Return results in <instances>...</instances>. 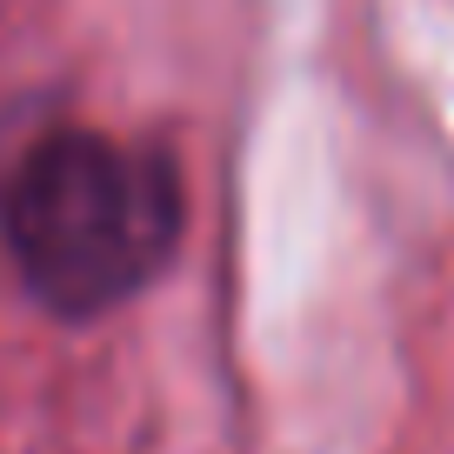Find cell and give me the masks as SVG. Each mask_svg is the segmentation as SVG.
<instances>
[{
    "instance_id": "obj_1",
    "label": "cell",
    "mask_w": 454,
    "mask_h": 454,
    "mask_svg": "<svg viewBox=\"0 0 454 454\" xmlns=\"http://www.w3.org/2000/svg\"><path fill=\"white\" fill-rule=\"evenodd\" d=\"M181 241V181L107 134H54L7 187V247L34 301L67 321L121 308Z\"/></svg>"
}]
</instances>
